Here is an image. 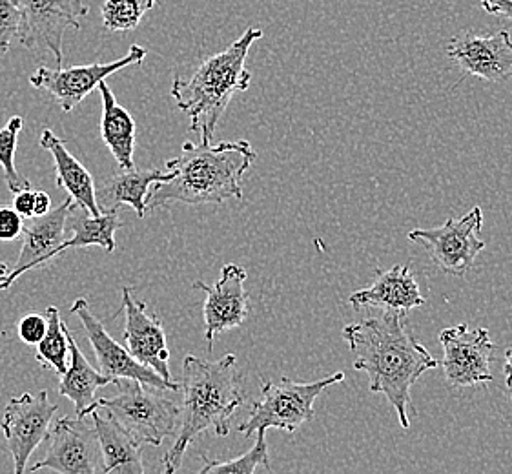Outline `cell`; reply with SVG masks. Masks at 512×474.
I'll return each instance as SVG.
<instances>
[{
	"label": "cell",
	"mask_w": 512,
	"mask_h": 474,
	"mask_svg": "<svg viewBox=\"0 0 512 474\" xmlns=\"http://www.w3.org/2000/svg\"><path fill=\"white\" fill-rule=\"evenodd\" d=\"M119 389L113 398H99L97 405L119 423L137 444L159 445L175 433L181 409L174 400L164 396L163 389L134 382L117 380Z\"/></svg>",
	"instance_id": "5"
},
{
	"label": "cell",
	"mask_w": 512,
	"mask_h": 474,
	"mask_svg": "<svg viewBox=\"0 0 512 474\" xmlns=\"http://www.w3.org/2000/svg\"><path fill=\"white\" fill-rule=\"evenodd\" d=\"M48 212H52V199L46 192L35 190V216L33 217L46 216Z\"/></svg>",
	"instance_id": "34"
},
{
	"label": "cell",
	"mask_w": 512,
	"mask_h": 474,
	"mask_svg": "<svg viewBox=\"0 0 512 474\" xmlns=\"http://www.w3.org/2000/svg\"><path fill=\"white\" fill-rule=\"evenodd\" d=\"M246 270L236 263H226L221 268V278L214 287L203 281H195V289L206 294L203 316H205V338L212 351L214 338L221 332L241 327L248 318V292L245 290Z\"/></svg>",
	"instance_id": "16"
},
{
	"label": "cell",
	"mask_w": 512,
	"mask_h": 474,
	"mask_svg": "<svg viewBox=\"0 0 512 474\" xmlns=\"http://www.w3.org/2000/svg\"><path fill=\"white\" fill-rule=\"evenodd\" d=\"M46 329H48L46 316H41V314H28V316H24V318L19 321L17 332H19V338H21L22 343H26V345H37V343L44 338Z\"/></svg>",
	"instance_id": "30"
},
{
	"label": "cell",
	"mask_w": 512,
	"mask_h": 474,
	"mask_svg": "<svg viewBox=\"0 0 512 474\" xmlns=\"http://www.w3.org/2000/svg\"><path fill=\"white\" fill-rule=\"evenodd\" d=\"M66 227L72 230V237L70 239L66 237V241L62 243L61 247L52 252L50 261L61 256L62 252L68 248L101 247L112 254L117 247L115 232L119 228H123L124 223L119 217V210L93 217L86 210L75 207L68 217Z\"/></svg>",
	"instance_id": "24"
},
{
	"label": "cell",
	"mask_w": 512,
	"mask_h": 474,
	"mask_svg": "<svg viewBox=\"0 0 512 474\" xmlns=\"http://www.w3.org/2000/svg\"><path fill=\"white\" fill-rule=\"evenodd\" d=\"M343 380V372H334L327 378L310 383L294 382L290 378H281L277 382L268 380L261 387V398L252 403L250 416L237 427V431L245 438H252L267 429L296 433L301 425L314 420V403L319 394Z\"/></svg>",
	"instance_id": "6"
},
{
	"label": "cell",
	"mask_w": 512,
	"mask_h": 474,
	"mask_svg": "<svg viewBox=\"0 0 512 474\" xmlns=\"http://www.w3.org/2000/svg\"><path fill=\"white\" fill-rule=\"evenodd\" d=\"M172 179L170 170H123L121 174L110 177L103 185L95 186V201L101 214H108L113 210H119L123 205H128L135 210L139 219L146 216V197L150 194V188L157 183H166Z\"/></svg>",
	"instance_id": "19"
},
{
	"label": "cell",
	"mask_w": 512,
	"mask_h": 474,
	"mask_svg": "<svg viewBox=\"0 0 512 474\" xmlns=\"http://www.w3.org/2000/svg\"><path fill=\"white\" fill-rule=\"evenodd\" d=\"M405 318L401 312H383L378 318L350 323L343 329V340L356 356L354 369L367 372L370 392L389 400L407 431L410 389L425 372L438 367V360L405 329Z\"/></svg>",
	"instance_id": "1"
},
{
	"label": "cell",
	"mask_w": 512,
	"mask_h": 474,
	"mask_svg": "<svg viewBox=\"0 0 512 474\" xmlns=\"http://www.w3.org/2000/svg\"><path fill=\"white\" fill-rule=\"evenodd\" d=\"M349 303L356 310L381 309L383 312H401L420 309L425 305L420 285L407 265L378 272V278L369 289L356 290L349 298Z\"/></svg>",
	"instance_id": "18"
},
{
	"label": "cell",
	"mask_w": 512,
	"mask_h": 474,
	"mask_svg": "<svg viewBox=\"0 0 512 474\" xmlns=\"http://www.w3.org/2000/svg\"><path fill=\"white\" fill-rule=\"evenodd\" d=\"M482 227V208L474 207L469 214L449 219L441 227L416 228L409 232V239L423 245L445 274L461 278L471 270L474 259L485 248V241L480 239Z\"/></svg>",
	"instance_id": "8"
},
{
	"label": "cell",
	"mask_w": 512,
	"mask_h": 474,
	"mask_svg": "<svg viewBox=\"0 0 512 474\" xmlns=\"http://www.w3.org/2000/svg\"><path fill=\"white\" fill-rule=\"evenodd\" d=\"M123 309L126 312V325H124V341L126 349L135 360L143 363L144 367L157 372L164 382L181 389L170 372V351L166 343V332L163 323L154 312L146 309V303L137 301L132 289H123Z\"/></svg>",
	"instance_id": "15"
},
{
	"label": "cell",
	"mask_w": 512,
	"mask_h": 474,
	"mask_svg": "<svg viewBox=\"0 0 512 474\" xmlns=\"http://www.w3.org/2000/svg\"><path fill=\"white\" fill-rule=\"evenodd\" d=\"M93 429L99 438L104 474H146L139 444L113 418L92 413Z\"/></svg>",
	"instance_id": "22"
},
{
	"label": "cell",
	"mask_w": 512,
	"mask_h": 474,
	"mask_svg": "<svg viewBox=\"0 0 512 474\" xmlns=\"http://www.w3.org/2000/svg\"><path fill=\"white\" fill-rule=\"evenodd\" d=\"M24 119L21 115H13L4 128H0V166L4 170L6 185L13 194H19L22 190H30L31 183L26 177L19 174L15 166V154H17V141L22 132Z\"/></svg>",
	"instance_id": "27"
},
{
	"label": "cell",
	"mask_w": 512,
	"mask_h": 474,
	"mask_svg": "<svg viewBox=\"0 0 512 474\" xmlns=\"http://www.w3.org/2000/svg\"><path fill=\"white\" fill-rule=\"evenodd\" d=\"M8 274H10V267L4 261H0V279L6 278Z\"/></svg>",
	"instance_id": "36"
},
{
	"label": "cell",
	"mask_w": 512,
	"mask_h": 474,
	"mask_svg": "<svg viewBox=\"0 0 512 474\" xmlns=\"http://www.w3.org/2000/svg\"><path fill=\"white\" fill-rule=\"evenodd\" d=\"M59 407L50 402L48 392L21 394L10 398L2 416L0 429L13 458V474L26 473L31 454L48 438L53 414Z\"/></svg>",
	"instance_id": "9"
},
{
	"label": "cell",
	"mask_w": 512,
	"mask_h": 474,
	"mask_svg": "<svg viewBox=\"0 0 512 474\" xmlns=\"http://www.w3.org/2000/svg\"><path fill=\"white\" fill-rule=\"evenodd\" d=\"M13 210L24 219H31L35 216V190L30 188V190H22L19 194H15Z\"/></svg>",
	"instance_id": "32"
},
{
	"label": "cell",
	"mask_w": 512,
	"mask_h": 474,
	"mask_svg": "<svg viewBox=\"0 0 512 474\" xmlns=\"http://www.w3.org/2000/svg\"><path fill=\"white\" fill-rule=\"evenodd\" d=\"M440 343L443 360L438 361L445 380L452 387H474L494 380L491 372L492 343L489 330L469 329L467 323H460L451 329L441 330Z\"/></svg>",
	"instance_id": "12"
},
{
	"label": "cell",
	"mask_w": 512,
	"mask_h": 474,
	"mask_svg": "<svg viewBox=\"0 0 512 474\" xmlns=\"http://www.w3.org/2000/svg\"><path fill=\"white\" fill-rule=\"evenodd\" d=\"M99 93L103 101V117H101V135L104 145L112 152L113 159L121 170L135 168L134 150L137 124L128 110L117 103L112 88L106 81L99 84Z\"/></svg>",
	"instance_id": "23"
},
{
	"label": "cell",
	"mask_w": 512,
	"mask_h": 474,
	"mask_svg": "<svg viewBox=\"0 0 512 474\" xmlns=\"http://www.w3.org/2000/svg\"><path fill=\"white\" fill-rule=\"evenodd\" d=\"M72 314L81 320L82 327L88 334L99 371L103 372L104 376L112 378L113 385L117 380H134L155 389L177 391L174 385L164 382L157 372L144 367L143 363L135 360L126 347L113 340L110 332L104 329L103 323L93 316L86 299L79 298L73 301Z\"/></svg>",
	"instance_id": "13"
},
{
	"label": "cell",
	"mask_w": 512,
	"mask_h": 474,
	"mask_svg": "<svg viewBox=\"0 0 512 474\" xmlns=\"http://www.w3.org/2000/svg\"><path fill=\"white\" fill-rule=\"evenodd\" d=\"M261 37L263 30L248 28L226 50L201 62L190 79L175 75L170 95L177 108L190 117V132L199 135L201 145L214 141L217 124L232 97L248 90L252 73L246 70V57Z\"/></svg>",
	"instance_id": "4"
},
{
	"label": "cell",
	"mask_w": 512,
	"mask_h": 474,
	"mask_svg": "<svg viewBox=\"0 0 512 474\" xmlns=\"http://www.w3.org/2000/svg\"><path fill=\"white\" fill-rule=\"evenodd\" d=\"M44 316L48 320V329L44 338L35 345L37 347L35 360L39 361L42 367L52 369L62 376L68 369V354H70V345L66 336L68 327L62 323L57 307H48Z\"/></svg>",
	"instance_id": "25"
},
{
	"label": "cell",
	"mask_w": 512,
	"mask_h": 474,
	"mask_svg": "<svg viewBox=\"0 0 512 474\" xmlns=\"http://www.w3.org/2000/svg\"><path fill=\"white\" fill-rule=\"evenodd\" d=\"M257 434L256 445L243 454L237 456L234 460H212L205 453H201L203 458V469L195 474H256L257 467L270 469V458H268L267 431H259Z\"/></svg>",
	"instance_id": "26"
},
{
	"label": "cell",
	"mask_w": 512,
	"mask_h": 474,
	"mask_svg": "<svg viewBox=\"0 0 512 474\" xmlns=\"http://www.w3.org/2000/svg\"><path fill=\"white\" fill-rule=\"evenodd\" d=\"M445 52L465 75H474L489 83L512 79V41L507 30L492 35L463 31L451 39Z\"/></svg>",
	"instance_id": "14"
},
{
	"label": "cell",
	"mask_w": 512,
	"mask_h": 474,
	"mask_svg": "<svg viewBox=\"0 0 512 474\" xmlns=\"http://www.w3.org/2000/svg\"><path fill=\"white\" fill-rule=\"evenodd\" d=\"M181 389L185 394L181 431L163 456V474L179 471L186 449L199 434L214 431L219 438H226L232 416L246 400L234 354H226L217 361L186 356Z\"/></svg>",
	"instance_id": "3"
},
{
	"label": "cell",
	"mask_w": 512,
	"mask_h": 474,
	"mask_svg": "<svg viewBox=\"0 0 512 474\" xmlns=\"http://www.w3.org/2000/svg\"><path fill=\"white\" fill-rule=\"evenodd\" d=\"M42 469L59 474L99 473V469H103V456L95 429L79 416H64L53 423L48 433L46 454L31 467V473H39Z\"/></svg>",
	"instance_id": "10"
},
{
	"label": "cell",
	"mask_w": 512,
	"mask_h": 474,
	"mask_svg": "<svg viewBox=\"0 0 512 474\" xmlns=\"http://www.w3.org/2000/svg\"><path fill=\"white\" fill-rule=\"evenodd\" d=\"M42 148L52 154L57 185L68 192L77 207L86 210L90 216H101L97 201H95V181L92 174L86 170V166L77 157H73L66 143L61 137L53 134L52 130H42L39 139Z\"/></svg>",
	"instance_id": "20"
},
{
	"label": "cell",
	"mask_w": 512,
	"mask_h": 474,
	"mask_svg": "<svg viewBox=\"0 0 512 474\" xmlns=\"http://www.w3.org/2000/svg\"><path fill=\"white\" fill-rule=\"evenodd\" d=\"M256 157L248 141H223L217 145L185 141L181 154L166 161L172 179L154 185L146 197V210L170 203L221 205L230 199H243L241 177Z\"/></svg>",
	"instance_id": "2"
},
{
	"label": "cell",
	"mask_w": 512,
	"mask_h": 474,
	"mask_svg": "<svg viewBox=\"0 0 512 474\" xmlns=\"http://www.w3.org/2000/svg\"><path fill=\"white\" fill-rule=\"evenodd\" d=\"M66 336H68L72 360H70L66 372L61 376L59 394L68 398V400H72L77 416L84 418L88 414L99 411L97 391L101 387L113 383V380L104 376L103 372L93 369L90 361L86 360V356L79 349L77 341L73 340L72 332L68 329H66Z\"/></svg>",
	"instance_id": "21"
},
{
	"label": "cell",
	"mask_w": 512,
	"mask_h": 474,
	"mask_svg": "<svg viewBox=\"0 0 512 474\" xmlns=\"http://www.w3.org/2000/svg\"><path fill=\"white\" fill-rule=\"evenodd\" d=\"M503 374L507 383L512 382V349L505 352V365H503Z\"/></svg>",
	"instance_id": "35"
},
{
	"label": "cell",
	"mask_w": 512,
	"mask_h": 474,
	"mask_svg": "<svg viewBox=\"0 0 512 474\" xmlns=\"http://www.w3.org/2000/svg\"><path fill=\"white\" fill-rule=\"evenodd\" d=\"M482 8L498 17H505L512 22V0H482Z\"/></svg>",
	"instance_id": "33"
},
{
	"label": "cell",
	"mask_w": 512,
	"mask_h": 474,
	"mask_svg": "<svg viewBox=\"0 0 512 474\" xmlns=\"http://www.w3.org/2000/svg\"><path fill=\"white\" fill-rule=\"evenodd\" d=\"M77 207L72 197L64 199L57 208H52L46 216L33 217L28 227L22 228L21 254L17 265L6 278L0 279V290H8L11 285L21 278L22 274L33 268H41L50 263V256L66 241L68 217L73 208Z\"/></svg>",
	"instance_id": "17"
},
{
	"label": "cell",
	"mask_w": 512,
	"mask_h": 474,
	"mask_svg": "<svg viewBox=\"0 0 512 474\" xmlns=\"http://www.w3.org/2000/svg\"><path fill=\"white\" fill-rule=\"evenodd\" d=\"M507 387H509V391H511V398H512V382L507 383Z\"/></svg>",
	"instance_id": "37"
},
{
	"label": "cell",
	"mask_w": 512,
	"mask_h": 474,
	"mask_svg": "<svg viewBox=\"0 0 512 474\" xmlns=\"http://www.w3.org/2000/svg\"><path fill=\"white\" fill-rule=\"evenodd\" d=\"M22 15L15 0H0V57L11 48L13 39L19 37Z\"/></svg>",
	"instance_id": "29"
},
{
	"label": "cell",
	"mask_w": 512,
	"mask_h": 474,
	"mask_svg": "<svg viewBox=\"0 0 512 474\" xmlns=\"http://www.w3.org/2000/svg\"><path fill=\"white\" fill-rule=\"evenodd\" d=\"M159 4V0H106L103 24L110 31H132L141 24L144 15Z\"/></svg>",
	"instance_id": "28"
},
{
	"label": "cell",
	"mask_w": 512,
	"mask_h": 474,
	"mask_svg": "<svg viewBox=\"0 0 512 474\" xmlns=\"http://www.w3.org/2000/svg\"><path fill=\"white\" fill-rule=\"evenodd\" d=\"M22 217L13 208H0V241H13L22 236Z\"/></svg>",
	"instance_id": "31"
},
{
	"label": "cell",
	"mask_w": 512,
	"mask_h": 474,
	"mask_svg": "<svg viewBox=\"0 0 512 474\" xmlns=\"http://www.w3.org/2000/svg\"><path fill=\"white\" fill-rule=\"evenodd\" d=\"M146 57V50L134 44L130 52L113 62H95L86 66H70V68H46L41 66L31 73L30 84L41 92L50 93L61 104L64 112H72L79 104L99 88L112 73L123 70L132 64H141Z\"/></svg>",
	"instance_id": "11"
},
{
	"label": "cell",
	"mask_w": 512,
	"mask_h": 474,
	"mask_svg": "<svg viewBox=\"0 0 512 474\" xmlns=\"http://www.w3.org/2000/svg\"><path fill=\"white\" fill-rule=\"evenodd\" d=\"M21 10L19 42L35 57L50 53L62 68V39L66 30H81V19L88 15L84 0H15Z\"/></svg>",
	"instance_id": "7"
}]
</instances>
